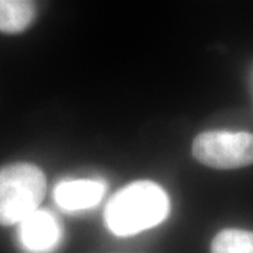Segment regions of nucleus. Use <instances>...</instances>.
<instances>
[{
	"mask_svg": "<svg viewBox=\"0 0 253 253\" xmlns=\"http://www.w3.org/2000/svg\"><path fill=\"white\" fill-rule=\"evenodd\" d=\"M169 197L154 181H135L110 200L104 221L117 236H131L161 224L169 215Z\"/></svg>",
	"mask_w": 253,
	"mask_h": 253,
	"instance_id": "1",
	"label": "nucleus"
},
{
	"mask_svg": "<svg viewBox=\"0 0 253 253\" xmlns=\"http://www.w3.org/2000/svg\"><path fill=\"white\" fill-rule=\"evenodd\" d=\"M45 174L31 163H11L0 169V225L20 224L44 200Z\"/></svg>",
	"mask_w": 253,
	"mask_h": 253,
	"instance_id": "2",
	"label": "nucleus"
},
{
	"mask_svg": "<svg viewBox=\"0 0 253 253\" xmlns=\"http://www.w3.org/2000/svg\"><path fill=\"white\" fill-rule=\"evenodd\" d=\"M193 156L214 169H238L253 163V134L207 131L196 136Z\"/></svg>",
	"mask_w": 253,
	"mask_h": 253,
	"instance_id": "3",
	"label": "nucleus"
},
{
	"mask_svg": "<svg viewBox=\"0 0 253 253\" xmlns=\"http://www.w3.org/2000/svg\"><path fill=\"white\" fill-rule=\"evenodd\" d=\"M61 241V228L49 212L37 210L20 222V242L31 253L52 252Z\"/></svg>",
	"mask_w": 253,
	"mask_h": 253,
	"instance_id": "4",
	"label": "nucleus"
},
{
	"mask_svg": "<svg viewBox=\"0 0 253 253\" xmlns=\"http://www.w3.org/2000/svg\"><path fill=\"white\" fill-rule=\"evenodd\" d=\"M106 191V184L100 180L62 181L54 190L55 203L66 211H79L99 204Z\"/></svg>",
	"mask_w": 253,
	"mask_h": 253,
	"instance_id": "5",
	"label": "nucleus"
},
{
	"mask_svg": "<svg viewBox=\"0 0 253 253\" xmlns=\"http://www.w3.org/2000/svg\"><path fill=\"white\" fill-rule=\"evenodd\" d=\"M36 4L27 0H0V33L18 34L34 21Z\"/></svg>",
	"mask_w": 253,
	"mask_h": 253,
	"instance_id": "6",
	"label": "nucleus"
},
{
	"mask_svg": "<svg viewBox=\"0 0 253 253\" xmlns=\"http://www.w3.org/2000/svg\"><path fill=\"white\" fill-rule=\"evenodd\" d=\"M211 253H253V232L246 229H224L211 242Z\"/></svg>",
	"mask_w": 253,
	"mask_h": 253,
	"instance_id": "7",
	"label": "nucleus"
}]
</instances>
